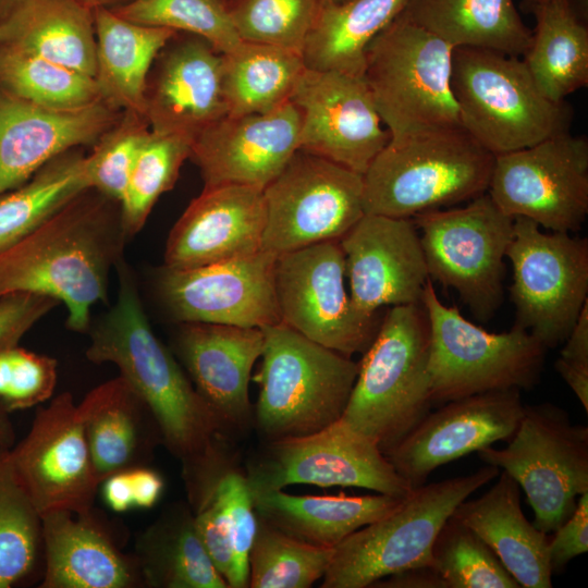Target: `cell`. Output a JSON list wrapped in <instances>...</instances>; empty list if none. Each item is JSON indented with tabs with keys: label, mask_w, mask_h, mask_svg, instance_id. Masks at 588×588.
<instances>
[{
	"label": "cell",
	"mask_w": 588,
	"mask_h": 588,
	"mask_svg": "<svg viewBox=\"0 0 588 588\" xmlns=\"http://www.w3.org/2000/svg\"><path fill=\"white\" fill-rule=\"evenodd\" d=\"M265 228L262 188L204 187L170 231L164 266L189 269L253 255L262 249Z\"/></svg>",
	"instance_id": "484cf974"
},
{
	"label": "cell",
	"mask_w": 588,
	"mask_h": 588,
	"mask_svg": "<svg viewBox=\"0 0 588 588\" xmlns=\"http://www.w3.org/2000/svg\"><path fill=\"white\" fill-rule=\"evenodd\" d=\"M77 413L100 483L115 473L149 466L162 445L152 412L121 376L90 390Z\"/></svg>",
	"instance_id": "83f0119b"
},
{
	"label": "cell",
	"mask_w": 588,
	"mask_h": 588,
	"mask_svg": "<svg viewBox=\"0 0 588 588\" xmlns=\"http://www.w3.org/2000/svg\"><path fill=\"white\" fill-rule=\"evenodd\" d=\"M134 507L151 509L155 506L164 490L162 476L149 466H140L128 469Z\"/></svg>",
	"instance_id": "f5cc1de1"
},
{
	"label": "cell",
	"mask_w": 588,
	"mask_h": 588,
	"mask_svg": "<svg viewBox=\"0 0 588 588\" xmlns=\"http://www.w3.org/2000/svg\"><path fill=\"white\" fill-rule=\"evenodd\" d=\"M330 2H333V3H342V2H345L347 0H328Z\"/></svg>",
	"instance_id": "be15d7a7"
},
{
	"label": "cell",
	"mask_w": 588,
	"mask_h": 588,
	"mask_svg": "<svg viewBox=\"0 0 588 588\" xmlns=\"http://www.w3.org/2000/svg\"><path fill=\"white\" fill-rule=\"evenodd\" d=\"M135 548L144 587L229 588L204 548L188 503L169 504Z\"/></svg>",
	"instance_id": "836d02e7"
},
{
	"label": "cell",
	"mask_w": 588,
	"mask_h": 588,
	"mask_svg": "<svg viewBox=\"0 0 588 588\" xmlns=\"http://www.w3.org/2000/svg\"><path fill=\"white\" fill-rule=\"evenodd\" d=\"M290 100L299 112L298 150L363 175L390 142L363 77L306 68Z\"/></svg>",
	"instance_id": "d6986e66"
},
{
	"label": "cell",
	"mask_w": 588,
	"mask_h": 588,
	"mask_svg": "<svg viewBox=\"0 0 588 588\" xmlns=\"http://www.w3.org/2000/svg\"><path fill=\"white\" fill-rule=\"evenodd\" d=\"M407 0H323L303 48L307 69L363 77L368 46Z\"/></svg>",
	"instance_id": "d590c367"
},
{
	"label": "cell",
	"mask_w": 588,
	"mask_h": 588,
	"mask_svg": "<svg viewBox=\"0 0 588 588\" xmlns=\"http://www.w3.org/2000/svg\"><path fill=\"white\" fill-rule=\"evenodd\" d=\"M252 492L308 483L405 498L413 488L369 438L342 418L306 436L262 442L246 465Z\"/></svg>",
	"instance_id": "4fadbf2b"
},
{
	"label": "cell",
	"mask_w": 588,
	"mask_h": 588,
	"mask_svg": "<svg viewBox=\"0 0 588 588\" xmlns=\"http://www.w3.org/2000/svg\"><path fill=\"white\" fill-rule=\"evenodd\" d=\"M210 491L224 510L231 529L233 569L229 588L248 587V554L256 534L257 516L245 471L235 462L231 463Z\"/></svg>",
	"instance_id": "c3c4849f"
},
{
	"label": "cell",
	"mask_w": 588,
	"mask_h": 588,
	"mask_svg": "<svg viewBox=\"0 0 588 588\" xmlns=\"http://www.w3.org/2000/svg\"><path fill=\"white\" fill-rule=\"evenodd\" d=\"M452 51L403 12L370 42L363 78L390 139L462 125L451 88Z\"/></svg>",
	"instance_id": "ba28073f"
},
{
	"label": "cell",
	"mask_w": 588,
	"mask_h": 588,
	"mask_svg": "<svg viewBox=\"0 0 588 588\" xmlns=\"http://www.w3.org/2000/svg\"><path fill=\"white\" fill-rule=\"evenodd\" d=\"M126 238L120 203L88 188L0 252V297L49 296L65 305L71 330L87 332Z\"/></svg>",
	"instance_id": "7a4b0ae2"
},
{
	"label": "cell",
	"mask_w": 588,
	"mask_h": 588,
	"mask_svg": "<svg viewBox=\"0 0 588 588\" xmlns=\"http://www.w3.org/2000/svg\"><path fill=\"white\" fill-rule=\"evenodd\" d=\"M252 494L257 517L295 539L331 549L354 531L394 511L404 500L381 493L296 495L269 490Z\"/></svg>",
	"instance_id": "4dcf8cb0"
},
{
	"label": "cell",
	"mask_w": 588,
	"mask_h": 588,
	"mask_svg": "<svg viewBox=\"0 0 588 588\" xmlns=\"http://www.w3.org/2000/svg\"><path fill=\"white\" fill-rule=\"evenodd\" d=\"M111 10L137 24L197 35L220 53L232 51L242 41L226 0H133Z\"/></svg>",
	"instance_id": "ee69618b"
},
{
	"label": "cell",
	"mask_w": 588,
	"mask_h": 588,
	"mask_svg": "<svg viewBox=\"0 0 588 588\" xmlns=\"http://www.w3.org/2000/svg\"><path fill=\"white\" fill-rule=\"evenodd\" d=\"M191 146L187 138L150 130L120 201L127 237L142 230L156 201L174 186L181 167L191 156Z\"/></svg>",
	"instance_id": "b9f144b4"
},
{
	"label": "cell",
	"mask_w": 588,
	"mask_h": 588,
	"mask_svg": "<svg viewBox=\"0 0 588 588\" xmlns=\"http://www.w3.org/2000/svg\"><path fill=\"white\" fill-rule=\"evenodd\" d=\"M191 509L204 548L229 586L233 569V544L226 514L212 491Z\"/></svg>",
	"instance_id": "681fc988"
},
{
	"label": "cell",
	"mask_w": 588,
	"mask_h": 588,
	"mask_svg": "<svg viewBox=\"0 0 588 588\" xmlns=\"http://www.w3.org/2000/svg\"><path fill=\"white\" fill-rule=\"evenodd\" d=\"M121 112L103 100L73 110L47 108L0 87V197L58 156L95 144Z\"/></svg>",
	"instance_id": "cb8c5ba5"
},
{
	"label": "cell",
	"mask_w": 588,
	"mask_h": 588,
	"mask_svg": "<svg viewBox=\"0 0 588 588\" xmlns=\"http://www.w3.org/2000/svg\"><path fill=\"white\" fill-rule=\"evenodd\" d=\"M10 412L0 402V446L11 449L15 444V429Z\"/></svg>",
	"instance_id": "680465c9"
},
{
	"label": "cell",
	"mask_w": 588,
	"mask_h": 588,
	"mask_svg": "<svg viewBox=\"0 0 588 588\" xmlns=\"http://www.w3.org/2000/svg\"><path fill=\"white\" fill-rule=\"evenodd\" d=\"M302 53L249 41L222 53V87L228 114L271 111L290 101L305 71Z\"/></svg>",
	"instance_id": "8d00e7d4"
},
{
	"label": "cell",
	"mask_w": 588,
	"mask_h": 588,
	"mask_svg": "<svg viewBox=\"0 0 588 588\" xmlns=\"http://www.w3.org/2000/svg\"><path fill=\"white\" fill-rule=\"evenodd\" d=\"M340 244L351 301L358 311L376 315L385 306L422 303L429 274L412 218L364 213Z\"/></svg>",
	"instance_id": "44dd1931"
},
{
	"label": "cell",
	"mask_w": 588,
	"mask_h": 588,
	"mask_svg": "<svg viewBox=\"0 0 588 588\" xmlns=\"http://www.w3.org/2000/svg\"><path fill=\"white\" fill-rule=\"evenodd\" d=\"M430 333L422 304L393 306L358 362L341 417L385 455L430 412Z\"/></svg>",
	"instance_id": "277c9868"
},
{
	"label": "cell",
	"mask_w": 588,
	"mask_h": 588,
	"mask_svg": "<svg viewBox=\"0 0 588 588\" xmlns=\"http://www.w3.org/2000/svg\"><path fill=\"white\" fill-rule=\"evenodd\" d=\"M0 87L33 103L73 110L102 100L94 77L15 48L0 46Z\"/></svg>",
	"instance_id": "ab89813d"
},
{
	"label": "cell",
	"mask_w": 588,
	"mask_h": 588,
	"mask_svg": "<svg viewBox=\"0 0 588 588\" xmlns=\"http://www.w3.org/2000/svg\"><path fill=\"white\" fill-rule=\"evenodd\" d=\"M10 461L40 516L93 510L100 481L70 392L36 412L27 434L10 449Z\"/></svg>",
	"instance_id": "ac0fdd59"
},
{
	"label": "cell",
	"mask_w": 588,
	"mask_h": 588,
	"mask_svg": "<svg viewBox=\"0 0 588 588\" xmlns=\"http://www.w3.org/2000/svg\"><path fill=\"white\" fill-rule=\"evenodd\" d=\"M15 0H0V21L8 13Z\"/></svg>",
	"instance_id": "6125c7cd"
},
{
	"label": "cell",
	"mask_w": 588,
	"mask_h": 588,
	"mask_svg": "<svg viewBox=\"0 0 588 588\" xmlns=\"http://www.w3.org/2000/svg\"><path fill=\"white\" fill-rule=\"evenodd\" d=\"M543 1H546V0H520V3L523 5V8L525 9V11L530 13V11H531V9L534 7L542 3ZM573 1H575L579 5L584 7V0H573Z\"/></svg>",
	"instance_id": "94428289"
},
{
	"label": "cell",
	"mask_w": 588,
	"mask_h": 588,
	"mask_svg": "<svg viewBox=\"0 0 588 588\" xmlns=\"http://www.w3.org/2000/svg\"><path fill=\"white\" fill-rule=\"evenodd\" d=\"M264 343L262 329L205 322H183L175 335V354L228 433L253 427L248 385Z\"/></svg>",
	"instance_id": "d4e9b609"
},
{
	"label": "cell",
	"mask_w": 588,
	"mask_h": 588,
	"mask_svg": "<svg viewBox=\"0 0 588 588\" xmlns=\"http://www.w3.org/2000/svg\"><path fill=\"white\" fill-rule=\"evenodd\" d=\"M278 255H253L189 269L163 266L156 292L170 316L183 322L266 328L282 322L275 290Z\"/></svg>",
	"instance_id": "e0dca14e"
},
{
	"label": "cell",
	"mask_w": 588,
	"mask_h": 588,
	"mask_svg": "<svg viewBox=\"0 0 588 588\" xmlns=\"http://www.w3.org/2000/svg\"><path fill=\"white\" fill-rule=\"evenodd\" d=\"M451 88L462 126L494 156L569 131L572 108L548 99L520 57L455 47Z\"/></svg>",
	"instance_id": "8992f818"
},
{
	"label": "cell",
	"mask_w": 588,
	"mask_h": 588,
	"mask_svg": "<svg viewBox=\"0 0 588 588\" xmlns=\"http://www.w3.org/2000/svg\"><path fill=\"white\" fill-rule=\"evenodd\" d=\"M115 303L90 324L86 357L110 363L152 412L162 445L182 465L186 485L203 476L220 457L228 431L195 389L172 353L154 333L135 277L122 258L118 265Z\"/></svg>",
	"instance_id": "6da1fadb"
},
{
	"label": "cell",
	"mask_w": 588,
	"mask_h": 588,
	"mask_svg": "<svg viewBox=\"0 0 588 588\" xmlns=\"http://www.w3.org/2000/svg\"><path fill=\"white\" fill-rule=\"evenodd\" d=\"M58 379V362L19 345L0 353V402L10 413L49 400Z\"/></svg>",
	"instance_id": "7dc6e473"
},
{
	"label": "cell",
	"mask_w": 588,
	"mask_h": 588,
	"mask_svg": "<svg viewBox=\"0 0 588 588\" xmlns=\"http://www.w3.org/2000/svg\"><path fill=\"white\" fill-rule=\"evenodd\" d=\"M432 561L445 588L520 587L490 547L452 516L433 542Z\"/></svg>",
	"instance_id": "7bdbcfd3"
},
{
	"label": "cell",
	"mask_w": 588,
	"mask_h": 588,
	"mask_svg": "<svg viewBox=\"0 0 588 588\" xmlns=\"http://www.w3.org/2000/svg\"><path fill=\"white\" fill-rule=\"evenodd\" d=\"M563 343L560 357L574 363L588 364V301L584 304Z\"/></svg>",
	"instance_id": "9f6ffc18"
},
{
	"label": "cell",
	"mask_w": 588,
	"mask_h": 588,
	"mask_svg": "<svg viewBox=\"0 0 588 588\" xmlns=\"http://www.w3.org/2000/svg\"><path fill=\"white\" fill-rule=\"evenodd\" d=\"M261 365L253 427L262 442L316 432L339 420L358 373V362L289 326L262 328Z\"/></svg>",
	"instance_id": "5b68a950"
},
{
	"label": "cell",
	"mask_w": 588,
	"mask_h": 588,
	"mask_svg": "<svg viewBox=\"0 0 588 588\" xmlns=\"http://www.w3.org/2000/svg\"><path fill=\"white\" fill-rule=\"evenodd\" d=\"M473 529L524 588H551L549 535L520 507V487L505 470L482 495L461 502L451 515Z\"/></svg>",
	"instance_id": "f1b7e54d"
},
{
	"label": "cell",
	"mask_w": 588,
	"mask_h": 588,
	"mask_svg": "<svg viewBox=\"0 0 588 588\" xmlns=\"http://www.w3.org/2000/svg\"><path fill=\"white\" fill-rule=\"evenodd\" d=\"M40 588L144 587L135 555L125 554L95 515L68 510L41 516Z\"/></svg>",
	"instance_id": "4316f807"
},
{
	"label": "cell",
	"mask_w": 588,
	"mask_h": 588,
	"mask_svg": "<svg viewBox=\"0 0 588 588\" xmlns=\"http://www.w3.org/2000/svg\"><path fill=\"white\" fill-rule=\"evenodd\" d=\"M334 548L316 547L257 517L248 554V587L308 588L322 578Z\"/></svg>",
	"instance_id": "60d3db41"
},
{
	"label": "cell",
	"mask_w": 588,
	"mask_h": 588,
	"mask_svg": "<svg viewBox=\"0 0 588 588\" xmlns=\"http://www.w3.org/2000/svg\"><path fill=\"white\" fill-rule=\"evenodd\" d=\"M371 587L445 588V584L433 566H420L405 569L379 579Z\"/></svg>",
	"instance_id": "db71d44e"
},
{
	"label": "cell",
	"mask_w": 588,
	"mask_h": 588,
	"mask_svg": "<svg viewBox=\"0 0 588 588\" xmlns=\"http://www.w3.org/2000/svg\"><path fill=\"white\" fill-rule=\"evenodd\" d=\"M44 562L41 517L0 446V588L28 581Z\"/></svg>",
	"instance_id": "f35d334b"
},
{
	"label": "cell",
	"mask_w": 588,
	"mask_h": 588,
	"mask_svg": "<svg viewBox=\"0 0 588 588\" xmlns=\"http://www.w3.org/2000/svg\"><path fill=\"white\" fill-rule=\"evenodd\" d=\"M500 469L476 471L414 488L399 507L354 531L335 548L321 588H368L399 572L433 566V542L456 506Z\"/></svg>",
	"instance_id": "52a82bcc"
},
{
	"label": "cell",
	"mask_w": 588,
	"mask_h": 588,
	"mask_svg": "<svg viewBox=\"0 0 588 588\" xmlns=\"http://www.w3.org/2000/svg\"><path fill=\"white\" fill-rule=\"evenodd\" d=\"M322 1L226 0V5L241 40L302 53Z\"/></svg>",
	"instance_id": "f6af8a7d"
},
{
	"label": "cell",
	"mask_w": 588,
	"mask_h": 588,
	"mask_svg": "<svg viewBox=\"0 0 588 588\" xmlns=\"http://www.w3.org/2000/svg\"><path fill=\"white\" fill-rule=\"evenodd\" d=\"M0 46L42 57L95 78L94 12L77 0H15L0 21Z\"/></svg>",
	"instance_id": "f546056e"
},
{
	"label": "cell",
	"mask_w": 588,
	"mask_h": 588,
	"mask_svg": "<svg viewBox=\"0 0 588 588\" xmlns=\"http://www.w3.org/2000/svg\"><path fill=\"white\" fill-rule=\"evenodd\" d=\"M554 367L575 393L585 412H588V364H580L559 357Z\"/></svg>",
	"instance_id": "6f0895ef"
},
{
	"label": "cell",
	"mask_w": 588,
	"mask_h": 588,
	"mask_svg": "<svg viewBox=\"0 0 588 588\" xmlns=\"http://www.w3.org/2000/svg\"><path fill=\"white\" fill-rule=\"evenodd\" d=\"M430 333L428 371L432 403L538 383L547 348L527 330L513 326L491 333L445 306L429 278L422 294Z\"/></svg>",
	"instance_id": "9c48e42d"
},
{
	"label": "cell",
	"mask_w": 588,
	"mask_h": 588,
	"mask_svg": "<svg viewBox=\"0 0 588 588\" xmlns=\"http://www.w3.org/2000/svg\"><path fill=\"white\" fill-rule=\"evenodd\" d=\"M524 408L518 389L449 401L430 411L385 456L413 489L420 487L438 467L497 441H509Z\"/></svg>",
	"instance_id": "ffe728a7"
},
{
	"label": "cell",
	"mask_w": 588,
	"mask_h": 588,
	"mask_svg": "<svg viewBox=\"0 0 588 588\" xmlns=\"http://www.w3.org/2000/svg\"><path fill=\"white\" fill-rule=\"evenodd\" d=\"M531 40L522 57L539 90L555 102L588 85V27L584 7L546 0L534 7Z\"/></svg>",
	"instance_id": "d6a6232c"
},
{
	"label": "cell",
	"mask_w": 588,
	"mask_h": 588,
	"mask_svg": "<svg viewBox=\"0 0 588 588\" xmlns=\"http://www.w3.org/2000/svg\"><path fill=\"white\" fill-rule=\"evenodd\" d=\"M150 132L143 114L122 111L117 122L85 156V174L90 188L121 201L137 155Z\"/></svg>",
	"instance_id": "bcb514c9"
},
{
	"label": "cell",
	"mask_w": 588,
	"mask_h": 588,
	"mask_svg": "<svg viewBox=\"0 0 588 588\" xmlns=\"http://www.w3.org/2000/svg\"><path fill=\"white\" fill-rule=\"evenodd\" d=\"M262 192V249L275 255L341 240L365 213L363 175L303 150Z\"/></svg>",
	"instance_id": "5bb4252c"
},
{
	"label": "cell",
	"mask_w": 588,
	"mask_h": 588,
	"mask_svg": "<svg viewBox=\"0 0 588 588\" xmlns=\"http://www.w3.org/2000/svg\"><path fill=\"white\" fill-rule=\"evenodd\" d=\"M549 538L552 573L562 572L567 563L588 550V491L580 494L573 514Z\"/></svg>",
	"instance_id": "816d5d0a"
},
{
	"label": "cell",
	"mask_w": 588,
	"mask_h": 588,
	"mask_svg": "<svg viewBox=\"0 0 588 588\" xmlns=\"http://www.w3.org/2000/svg\"><path fill=\"white\" fill-rule=\"evenodd\" d=\"M225 114L222 53L203 37L177 32L148 74L144 117L150 130L193 142Z\"/></svg>",
	"instance_id": "7402d4cb"
},
{
	"label": "cell",
	"mask_w": 588,
	"mask_h": 588,
	"mask_svg": "<svg viewBox=\"0 0 588 588\" xmlns=\"http://www.w3.org/2000/svg\"><path fill=\"white\" fill-rule=\"evenodd\" d=\"M96 74L101 99L120 111L144 115L148 74L161 49L177 33L125 20L95 8Z\"/></svg>",
	"instance_id": "1f68e13d"
},
{
	"label": "cell",
	"mask_w": 588,
	"mask_h": 588,
	"mask_svg": "<svg viewBox=\"0 0 588 588\" xmlns=\"http://www.w3.org/2000/svg\"><path fill=\"white\" fill-rule=\"evenodd\" d=\"M487 193L511 218L555 231L579 230L588 216V140L569 131L494 156Z\"/></svg>",
	"instance_id": "9a60e30c"
},
{
	"label": "cell",
	"mask_w": 588,
	"mask_h": 588,
	"mask_svg": "<svg viewBox=\"0 0 588 588\" xmlns=\"http://www.w3.org/2000/svg\"><path fill=\"white\" fill-rule=\"evenodd\" d=\"M299 112L290 101L264 113L225 114L192 142L204 187L265 188L298 150Z\"/></svg>",
	"instance_id": "603a6c76"
},
{
	"label": "cell",
	"mask_w": 588,
	"mask_h": 588,
	"mask_svg": "<svg viewBox=\"0 0 588 588\" xmlns=\"http://www.w3.org/2000/svg\"><path fill=\"white\" fill-rule=\"evenodd\" d=\"M58 304L49 296L25 292L0 297V353L19 345L24 334Z\"/></svg>",
	"instance_id": "f907efd6"
},
{
	"label": "cell",
	"mask_w": 588,
	"mask_h": 588,
	"mask_svg": "<svg viewBox=\"0 0 588 588\" xmlns=\"http://www.w3.org/2000/svg\"><path fill=\"white\" fill-rule=\"evenodd\" d=\"M413 23L455 47H477L523 57L531 30L514 0H407Z\"/></svg>",
	"instance_id": "e575fe53"
},
{
	"label": "cell",
	"mask_w": 588,
	"mask_h": 588,
	"mask_svg": "<svg viewBox=\"0 0 588 588\" xmlns=\"http://www.w3.org/2000/svg\"><path fill=\"white\" fill-rule=\"evenodd\" d=\"M478 457L510 474L524 490L534 525L552 535L588 491V427L573 424L567 411L544 402L527 405L504 449L491 445Z\"/></svg>",
	"instance_id": "30bf717a"
},
{
	"label": "cell",
	"mask_w": 588,
	"mask_h": 588,
	"mask_svg": "<svg viewBox=\"0 0 588 588\" xmlns=\"http://www.w3.org/2000/svg\"><path fill=\"white\" fill-rule=\"evenodd\" d=\"M274 274L284 324L347 357L368 348L382 318L353 305L340 240L278 255Z\"/></svg>",
	"instance_id": "2e32d148"
},
{
	"label": "cell",
	"mask_w": 588,
	"mask_h": 588,
	"mask_svg": "<svg viewBox=\"0 0 588 588\" xmlns=\"http://www.w3.org/2000/svg\"><path fill=\"white\" fill-rule=\"evenodd\" d=\"M88 188L85 155L72 149L46 163L23 185L0 197V252Z\"/></svg>",
	"instance_id": "74e56055"
},
{
	"label": "cell",
	"mask_w": 588,
	"mask_h": 588,
	"mask_svg": "<svg viewBox=\"0 0 588 588\" xmlns=\"http://www.w3.org/2000/svg\"><path fill=\"white\" fill-rule=\"evenodd\" d=\"M494 155L462 125L390 139L363 174L365 213L414 218L488 191Z\"/></svg>",
	"instance_id": "3957f363"
},
{
	"label": "cell",
	"mask_w": 588,
	"mask_h": 588,
	"mask_svg": "<svg viewBox=\"0 0 588 588\" xmlns=\"http://www.w3.org/2000/svg\"><path fill=\"white\" fill-rule=\"evenodd\" d=\"M78 2L95 9V8H107L114 9L121 5H124L133 0H77Z\"/></svg>",
	"instance_id": "91938a15"
},
{
	"label": "cell",
	"mask_w": 588,
	"mask_h": 588,
	"mask_svg": "<svg viewBox=\"0 0 588 588\" xmlns=\"http://www.w3.org/2000/svg\"><path fill=\"white\" fill-rule=\"evenodd\" d=\"M100 486L103 501L113 512L124 513L134 509L128 469L107 477Z\"/></svg>",
	"instance_id": "11a10c76"
},
{
	"label": "cell",
	"mask_w": 588,
	"mask_h": 588,
	"mask_svg": "<svg viewBox=\"0 0 588 588\" xmlns=\"http://www.w3.org/2000/svg\"><path fill=\"white\" fill-rule=\"evenodd\" d=\"M506 257L513 270L514 324L547 350L563 343L588 301L587 238L546 233L536 222L517 217Z\"/></svg>",
	"instance_id": "7c38bea8"
},
{
	"label": "cell",
	"mask_w": 588,
	"mask_h": 588,
	"mask_svg": "<svg viewBox=\"0 0 588 588\" xmlns=\"http://www.w3.org/2000/svg\"><path fill=\"white\" fill-rule=\"evenodd\" d=\"M412 219L429 278L454 289L477 319L488 321L503 301L514 219L488 193L464 207L428 210Z\"/></svg>",
	"instance_id": "8fae6325"
}]
</instances>
